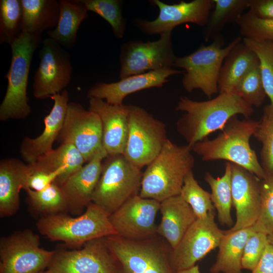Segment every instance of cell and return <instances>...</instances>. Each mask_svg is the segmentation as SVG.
I'll list each match as a JSON object with an SVG mask.
<instances>
[{"instance_id": "21", "label": "cell", "mask_w": 273, "mask_h": 273, "mask_svg": "<svg viewBox=\"0 0 273 273\" xmlns=\"http://www.w3.org/2000/svg\"><path fill=\"white\" fill-rule=\"evenodd\" d=\"M88 110L99 116L102 128V146L108 155L123 154L128 132L129 105H113L91 98Z\"/></svg>"}, {"instance_id": "46", "label": "cell", "mask_w": 273, "mask_h": 273, "mask_svg": "<svg viewBox=\"0 0 273 273\" xmlns=\"http://www.w3.org/2000/svg\"><path fill=\"white\" fill-rule=\"evenodd\" d=\"M267 237L268 243L269 244L273 245V233L267 235Z\"/></svg>"}, {"instance_id": "39", "label": "cell", "mask_w": 273, "mask_h": 273, "mask_svg": "<svg viewBox=\"0 0 273 273\" xmlns=\"http://www.w3.org/2000/svg\"><path fill=\"white\" fill-rule=\"evenodd\" d=\"M260 199L259 215L252 227L255 232L267 236L273 233V174L261 179Z\"/></svg>"}, {"instance_id": "11", "label": "cell", "mask_w": 273, "mask_h": 273, "mask_svg": "<svg viewBox=\"0 0 273 273\" xmlns=\"http://www.w3.org/2000/svg\"><path fill=\"white\" fill-rule=\"evenodd\" d=\"M172 31L160 34L155 41L131 40L120 48V79L150 71L172 68L177 58L171 40Z\"/></svg>"}, {"instance_id": "14", "label": "cell", "mask_w": 273, "mask_h": 273, "mask_svg": "<svg viewBox=\"0 0 273 273\" xmlns=\"http://www.w3.org/2000/svg\"><path fill=\"white\" fill-rule=\"evenodd\" d=\"M104 238L89 241L79 250H56L46 271L48 273H119Z\"/></svg>"}, {"instance_id": "23", "label": "cell", "mask_w": 273, "mask_h": 273, "mask_svg": "<svg viewBox=\"0 0 273 273\" xmlns=\"http://www.w3.org/2000/svg\"><path fill=\"white\" fill-rule=\"evenodd\" d=\"M159 210L162 218L157 226V234L173 249L197 217L180 195L161 202Z\"/></svg>"}, {"instance_id": "6", "label": "cell", "mask_w": 273, "mask_h": 273, "mask_svg": "<svg viewBox=\"0 0 273 273\" xmlns=\"http://www.w3.org/2000/svg\"><path fill=\"white\" fill-rule=\"evenodd\" d=\"M161 238L131 240L116 235L104 239L119 273H175L170 261L172 248Z\"/></svg>"}, {"instance_id": "37", "label": "cell", "mask_w": 273, "mask_h": 273, "mask_svg": "<svg viewBox=\"0 0 273 273\" xmlns=\"http://www.w3.org/2000/svg\"><path fill=\"white\" fill-rule=\"evenodd\" d=\"M88 11H92L110 25L117 38L122 39L126 30V23L122 13V2L119 0H82Z\"/></svg>"}, {"instance_id": "48", "label": "cell", "mask_w": 273, "mask_h": 273, "mask_svg": "<svg viewBox=\"0 0 273 273\" xmlns=\"http://www.w3.org/2000/svg\"><path fill=\"white\" fill-rule=\"evenodd\" d=\"M272 45H273V43H272Z\"/></svg>"}, {"instance_id": "41", "label": "cell", "mask_w": 273, "mask_h": 273, "mask_svg": "<svg viewBox=\"0 0 273 273\" xmlns=\"http://www.w3.org/2000/svg\"><path fill=\"white\" fill-rule=\"evenodd\" d=\"M268 244L266 235L255 232L245 245L242 259V268L252 271L261 258Z\"/></svg>"}, {"instance_id": "17", "label": "cell", "mask_w": 273, "mask_h": 273, "mask_svg": "<svg viewBox=\"0 0 273 273\" xmlns=\"http://www.w3.org/2000/svg\"><path fill=\"white\" fill-rule=\"evenodd\" d=\"M150 2L158 8V17L152 21L139 19L134 22L135 26L147 35L161 34L172 31L176 26L187 23L206 26L210 12L214 6L213 0L180 1L172 5L159 0Z\"/></svg>"}, {"instance_id": "18", "label": "cell", "mask_w": 273, "mask_h": 273, "mask_svg": "<svg viewBox=\"0 0 273 273\" xmlns=\"http://www.w3.org/2000/svg\"><path fill=\"white\" fill-rule=\"evenodd\" d=\"M233 204L236 211V221L225 231L233 232L253 226L260 210L261 179L245 168L231 163Z\"/></svg>"}, {"instance_id": "16", "label": "cell", "mask_w": 273, "mask_h": 273, "mask_svg": "<svg viewBox=\"0 0 273 273\" xmlns=\"http://www.w3.org/2000/svg\"><path fill=\"white\" fill-rule=\"evenodd\" d=\"M160 202L135 195L109 215L117 235L131 240H142L157 236L155 218Z\"/></svg>"}, {"instance_id": "27", "label": "cell", "mask_w": 273, "mask_h": 273, "mask_svg": "<svg viewBox=\"0 0 273 273\" xmlns=\"http://www.w3.org/2000/svg\"><path fill=\"white\" fill-rule=\"evenodd\" d=\"M60 13L57 26L47 31L49 37L63 48L75 44L81 23L88 18V10L82 0H59Z\"/></svg>"}, {"instance_id": "44", "label": "cell", "mask_w": 273, "mask_h": 273, "mask_svg": "<svg viewBox=\"0 0 273 273\" xmlns=\"http://www.w3.org/2000/svg\"><path fill=\"white\" fill-rule=\"evenodd\" d=\"M252 273H273V245H267L260 261Z\"/></svg>"}, {"instance_id": "12", "label": "cell", "mask_w": 273, "mask_h": 273, "mask_svg": "<svg viewBox=\"0 0 273 273\" xmlns=\"http://www.w3.org/2000/svg\"><path fill=\"white\" fill-rule=\"evenodd\" d=\"M39 66L33 76V95L44 99L60 93L70 83L72 67L70 54L53 39L42 41Z\"/></svg>"}, {"instance_id": "31", "label": "cell", "mask_w": 273, "mask_h": 273, "mask_svg": "<svg viewBox=\"0 0 273 273\" xmlns=\"http://www.w3.org/2000/svg\"><path fill=\"white\" fill-rule=\"evenodd\" d=\"M30 212L38 219L46 216L68 212L67 201L61 186L55 182L44 189L25 190Z\"/></svg>"}, {"instance_id": "32", "label": "cell", "mask_w": 273, "mask_h": 273, "mask_svg": "<svg viewBox=\"0 0 273 273\" xmlns=\"http://www.w3.org/2000/svg\"><path fill=\"white\" fill-rule=\"evenodd\" d=\"M213 10L210 14L205 30L206 41L215 39L225 25L237 22L246 9L250 0H213Z\"/></svg>"}, {"instance_id": "20", "label": "cell", "mask_w": 273, "mask_h": 273, "mask_svg": "<svg viewBox=\"0 0 273 273\" xmlns=\"http://www.w3.org/2000/svg\"><path fill=\"white\" fill-rule=\"evenodd\" d=\"M107 156L102 148L60 185L67 201L68 212L72 215L82 214L92 202L93 194L102 172V161Z\"/></svg>"}, {"instance_id": "10", "label": "cell", "mask_w": 273, "mask_h": 273, "mask_svg": "<svg viewBox=\"0 0 273 273\" xmlns=\"http://www.w3.org/2000/svg\"><path fill=\"white\" fill-rule=\"evenodd\" d=\"M56 250L40 247L39 236L29 229L0 240V273H39L49 266Z\"/></svg>"}, {"instance_id": "1", "label": "cell", "mask_w": 273, "mask_h": 273, "mask_svg": "<svg viewBox=\"0 0 273 273\" xmlns=\"http://www.w3.org/2000/svg\"><path fill=\"white\" fill-rule=\"evenodd\" d=\"M175 109L185 112L176 126L190 147L206 139L211 133L222 130L232 117L241 114L248 118L254 112L253 107L234 92L220 93L205 101L181 97Z\"/></svg>"}, {"instance_id": "29", "label": "cell", "mask_w": 273, "mask_h": 273, "mask_svg": "<svg viewBox=\"0 0 273 273\" xmlns=\"http://www.w3.org/2000/svg\"><path fill=\"white\" fill-rule=\"evenodd\" d=\"M22 32L40 35L57 26L60 4L57 0H21Z\"/></svg>"}, {"instance_id": "5", "label": "cell", "mask_w": 273, "mask_h": 273, "mask_svg": "<svg viewBox=\"0 0 273 273\" xmlns=\"http://www.w3.org/2000/svg\"><path fill=\"white\" fill-rule=\"evenodd\" d=\"M41 41L40 35L22 32L12 43V58L6 75L8 86L0 106V120L23 119L31 112L27 88L33 54Z\"/></svg>"}, {"instance_id": "34", "label": "cell", "mask_w": 273, "mask_h": 273, "mask_svg": "<svg viewBox=\"0 0 273 273\" xmlns=\"http://www.w3.org/2000/svg\"><path fill=\"white\" fill-rule=\"evenodd\" d=\"M253 136L261 143L260 164L266 175L273 174V107L263 109Z\"/></svg>"}, {"instance_id": "43", "label": "cell", "mask_w": 273, "mask_h": 273, "mask_svg": "<svg viewBox=\"0 0 273 273\" xmlns=\"http://www.w3.org/2000/svg\"><path fill=\"white\" fill-rule=\"evenodd\" d=\"M249 11L258 18L273 19V0H250Z\"/></svg>"}, {"instance_id": "38", "label": "cell", "mask_w": 273, "mask_h": 273, "mask_svg": "<svg viewBox=\"0 0 273 273\" xmlns=\"http://www.w3.org/2000/svg\"><path fill=\"white\" fill-rule=\"evenodd\" d=\"M252 107L263 103L266 94L262 84L259 62L240 81L234 91Z\"/></svg>"}, {"instance_id": "15", "label": "cell", "mask_w": 273, "mask_h": 273, "mask_svg": "<svg viewBox=\"0 0 273 273\" xmlns=\"http://www.w3.org/2000/svg\"><path fill=\"white\" fill-rule=\"evenodd\" d=\"M72 144L88 162L102 146V123L96 113L79 103H69L62 128L57 139Z\"/></svg>"}, {"instance_id": "8", "label": "cell", "mask_w": 273, "mask_h": 273, "mask_svg": "<svg viewBox=\"0 0 273 273\" xmlns=\"http://www.w3.org/2000/svg\"><path fill=\"white\" fill-rule=\"evenodd\" d=\"M241 41V37L238 36L223 48V39L218 37L211 44L201 45L193 53L177 57L173 67L185 70L182 79L184 89L189 93L200 89L209 99L218 93V80L223 62Z\"/></svg>"}, {"instance_id": "22", "label": "cell", "mask_w": 273, "mask_h": 273, "mask_svg": "<svg viewBox=\"0 0 273 273\" xmlns=\"http://www.w3.org/2000/svg\"><path fill=\"white\" fill-rule=\"evenodd\" d=\"M50 98L54 101V104L44 119L42 132L34 139L26 136L22 142L20 154L27 164L34 163L38 158L53 149V143L62 128L69 104L68 93L64 90Z\"/></svg>"}, {"instance_id": "24", "label": "cell", "mask_w": 273, "mask_h": 273, "mask_svg": "<svg viewBox=\"0 0 273 273\" xmlns=\"http://www.w3.org/2000/svg\"><path fill=\"white\" fill-rule=\"evenodd\" d=\"M29 166L16 158L0 162V216L14 215L20 207L19 194L25 190Z\"/></svg>"}, {"instance_id": "28", "label": "cell", "mask_w": 273, "mask_h": 273, "mask_svg": "<svg viewBox=\"0 0 273 273\" xmlns=\"http://www.w3.org/2000/svg\"><path fill=\"white\" fill-rule=\"evenodd\" d=\"M258 62L255 54L243 42L237 44L222 65L218 80L219 94L233 92L240 81Z\"/></svg>"}, {"instance_id": "2", "label": "cell", "mask_w": 273, "mask_h": 273, "mask_svg": "<svg viewBox=\"0 0 273 273\" xmlns=\"http://www.w3.org/2000/svg\"><path fill=\"white\" fill-rule=\"evenodd\" d=\"M258 122L251 119L241 120L234 116L215 138L194 144L191 147L192 151L204 161L226 160L262 179L266 174L250 144Z\"/></svg>"}, {"instance_id": "9", "label": "cell", "mask_w": 273, "mask_h": 273, "mask_svg": "<svg viewBox=\"0 0 273 273\" xmlns=\"http://www.w3.org/2000/svg\"><path fill=\"white\" fill-rule=\"evenodd\" d=\"M128 132L125 157L142 169L159 154L168 140L164 123L144 108L129 105Z\"/></svg>"}, {"instance_id": "3", "label": "cell", "mask_w": 273, "mask_h": 273, "mask_svg": "<svg viewBox=\"0 0 273 273\" xmlns=\"http://www.w3.org/2000/svg\"><path fill=\"white\" fill-rule=\"evenodd\" d=\"M191 147L168 140L143 173L139 196L160 202L179 195L185 178L195 164Z\"/></svg>"}, {"instance_id": "19", "label": "cell", "mask_w": 273, "mask_h": 273, "mask_svg": "<svg viewBox=\"0 0 273 273\" xmlns=\"http://www.w3.org/2000/svg\"><path fill=\"white\" fill-rule=\"evenodd\" d=\"M183 72L173 68L164 69L130 76L115 82H97L88 89L87 97L105 99L111 105H122L129 95L145 89L161 87L168 81L169 76Z\"/></svg>"}, {"instance_id": "13", "label": "cell", "mask_w": 273, "mask_h": 273, "mask_svg": "<svg viewBox=\"0 0 273 273\" xmlns=\"http://www.w3.org/2000/svg\"><path fill=\"white\" fill-rule=\"evenodd\" d=\"M215 211L197 218L178 245L171 249L170 261L174 272L189 268L218 247L225 235L215 222Z\"/></svg>"}, {"instance_id": "4", "label": "cell", "mask_w": 273, "mask_h": 273, "mask_svg": "<svg viewBox=\"0 0 273 273\" xmlns=\"http://www.w3.org/2000/svg\"><path fill=\"white\" fill-rule=\"evenodd\" d=\"M109 217L91 202L79 215L72 217L63 213L46 216L38 219L36 226L41 235L50 240L78 247L96 239L117 235Z\"/></svg>"}, {"instance_id": "45", "label": "cell", "mask_w": 273, "mask_h": 273, "mask_svg": "<svg viewBox=\"0 0 273 273\" xmlns=\"http://www.w3.org/2000/svg\"><path fill=\"white\" fill-rule=\"evenodd\" d=\"M175 273H200L199 268L198 265H195L194 266L188 269L179 270L175 272Z\"/></svg>"}, {"instance_id": "40", "label": "cell", "mask_w": 273, "mask_h": 273, "mask_svg": "<svg viewBox=\"0 0 273 273\" xmlns=\"http://www.w3.org/2000/svg\"><path fill=\"white\" fill-rule=\"evenodd\" d=\"M236 23L244 37L273 43V19L258 18L248 11Z\"/></svg>"}, {"instance_id": "35", "label": "cell", "mask_w": 273, "mask_h": 273, "mask_svg": "<svg viewBox=\"0 0 273 273\" xmlns=\"http://www.w3.org/2000/svg\"><path fill=\"white\" fill-rule=\"evenodd\" d=\"M243 43L256 55L259 65L261 80L266 95L273 107V45L264 41L244 37Z\"/></svg>"}, {"instance_id": "36", "label": "cell", "mask_w": 273, "mask_h": 273, "mask_svg": "<svg viewBox=\"0 0 273 273\" xmlns=\"http://www.w3.org/2000/svg\"><path fill=\"white\" fill-rule=\"evenodd\" d=\"M180 195L191 207L197 218L204 217L209 212L215 211L210 193L200 186L193 171L186 176Z\"/></svg>"}, {"instance_id": "42", "label": "cell", "mask_w": 273, "mask_h": 273, "mask_svg": "<svg viewBox=\"0 0 273 273\" xmlns=\"http://www.w3.org/2000/svg\"><path fill=\"white\" fill-rule=\"evenodd\" d=\"M29 166L30 170L24 190L27 189H30L36 191L42 190L54 183L62 175V173L60 171L49 172L33 169L29 165Z\"/></svg>"}, {"instance_id": "25", "label": "cell", "mask_w": 273, "mask_h": 273, "mask_svg": "<svg viewBox=\"0 0 273 273\" xmlns=\"http://www.w3.org/2000/svg\"><path fill=\"white\" fill-rule=\"evenodd\" d=\"M255 232L252 226L233 232L225 231L218 246L216 261L210 268V272L243 273L244 248L248 239Z\"/></svg>"}, {"instance_id": "26", "label": "cell", "mask_w": 273, "mask_h": 273, "mask_svg": "<svg viewBox=\"0 0 273 273\" xmlns=\"http://www.w3.org/2000/svg\"><path fill=\"white\" fill-rule=\"evenodd\" d=\"M85 163L83 156L74 146L64 143L29 165L35 170L49 172H61L62 175L54 181L60 186Z\"/></svg>"}, {"instance_id": "47", "label": "cell", "mask_w": 273, "mask_h": 273, "mask_svg": "<svg viewBox=\"0 0 273 273\" xmlns=\"http://www.w3.org/2000/svg\"><path fill=\"white\" fill-rule=\"evenodd\" d=\"M39 273H48L46 270H44V271H41Z\"/></svg>"}, {"instance_id": "30", "label": "cell", "mask_w": 273, "mask_h": 273, "mask_svg": "<svg viewBox=\"0 0 273 273\" xmlns=\"http://www.w3.org/2000/svg\"><path fill=\"white\" fill-rule=\"evenodd\" d=\"M204 179L211 188V199L217 211L219 223L232 226L234 222L231 216L233 204L231 163H225L224 173L221 177L214 178L210 173L206 172Z\"/></svg>"}, {"instance_id": "7", "label": "cell", "mask_w": 273, "mask_h": 273, "mask_svg": "<svg viewBox=\"0 0 273 273\" xmlns=\"http://www.w3.org/2000/svg\"><path fill=\"white\" fill-rule=\"evenodd\" d=\"M104 160L92 202L110 215L139 194L143 172L123 154L108 155Z\"/></svg>"}, {"instance_id": "33", "label": "cell", "mask_w": 273, "mask_h": 273, "mask_svg": "<svg viewBox=\"0 0 273 273\" xmlns=\"http://www.w3.org/2000/svg\"><path fill=\"white\" fill-rule=\"evenodd\" d=\"M21 0L0 1V44L12 43L22 32Z\"/></svg>"}]
</instances>
